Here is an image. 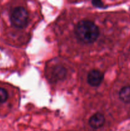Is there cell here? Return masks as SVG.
Listing matches in <instances>:
<instances>
[{"instance_id":"cell-2","label":"cell","mask_w":130,"mask_h":131,"mask_svg":"<svg viewBox=\"0 0 130 131\" xmlns=\"http://www.w3.org/2000/svg\"><path fill=\"white\" fill-rule=\"evenodd\" d=\"M29 14L23 6H17L11 10L10 20L11 24L15 28H23L28 24Z\"/></svg>"},{"instance_id":"cell-4","label":"cell","mask_w":130,"mask_h":131,"mask_svg":"<svg viewBox=\"0 0 130 131\" xmlns=\"http://www.w3.org/2000/svg\"><path fill=\"white\" fill-rule=\"evenodd\" d=\"M105 122V118L103 114L96 113L89 120V124L93 129H98L101 127Z\"/></svg>"},{"instance_id":"cell-5","label":"cell","mask_w":130,"mask_h":131,"mask_svg":"<svg viewBox=\"0 0 130 131\" xmlns=\"http://www.w3.org/2000/svg\"><path fill=\"white\" fill-rule=\"evenodd\" d=\"M119 95L122 102L130 103V86H126L121 88Z\"/></svg>"},{"instance_id":"cell-6","label":"cell","mask_w":130,"mask_h":131,"mask_svg":"<svg viewBox=\"0 0 130 131\" xmlns=\"http://www.w3.org/2000/svg\"><path fill=\"white\" fill-rule=\"evenodd\" d=\"M54 77L57 79H62L64 78L66 74V70L64 68L61 66H57L54 70Z\"/></svg>"},{"instance_id":"cell-7","label":"cell","mask_w":130,"mask_h":131,"mask_svg":"<svg viewBox=\"0 0 130 131\" xmlns=\"http://www.w3.org/2000/svg\"><path fill=\"white\" fill-rule=\"evenodd\" d=\"M8 99V93L7 90L3 88H0V104L6 102Z\"/></svg>"},{"instance_id":"cell-1","label":"cell","mask_w":130,"mask_h":131,"mask_svg":"<svg viewBox=\"0 0 130 131\" xmlns=\"http://www.w3.org/2000/svg\"><path fill=\"white\" fill-rule=\"evenodd\" d=\"M75 33L78 39L85 43H93L99 35L98 27L94 22L89 20L79 21L75 26Z\"/></svg>"},{"instance_id":"cell-3","label":"cell","mask_w":130,"mask_h":131,"mask_svg":"<svg viewBox=\"0 0 130 131\" xmlns=\"http://www.w3.org/2000/svg\"><path fill=\"white\" fill-rule=\"evenodd\" d=\"M104 79L103 74L99 70H92L87 75V82L92 86H98Z\"/></svg>"}]
</instances>
